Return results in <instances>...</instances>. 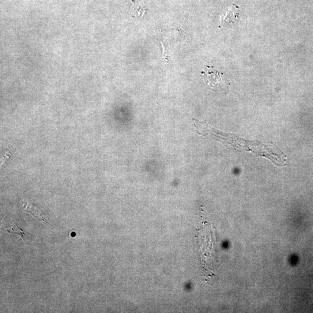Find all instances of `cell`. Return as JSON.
<instances>
[{
    "mask_svg": "<svg viewBox=\"0 0 313 313\" xmlns=\"http://www.w3.org/2000/svg\"><path fill=\"white\" fill-rule=\"evenodd\" d=\"M7 231L9 233L20 235L23 239H25V236H26V234L22 231V229L17 227V226H13V227L7 229Z\"/></svg>",
    "mask_w": 313,
    "mask_h": 313,
    "instance_id": "5b68a950",
    "label": "cell"
},
{
    "mask_svg": "<svg viewBox=\"0 0 313 313\" xmlns=\"http://www.w3.org/2000/svg\"><path fill=\"white\" fill-rule=\"evenodd\" d=\"M198 133L203 137H210L217 141L223 143L226 146L250 151L256 155L269 158L278 166L283 165L286 161L285 156L273 143H263L251 142L240 138L237 135L225 133L210 127L206 122L202 123L199 127Z\"/></svg>",
    "mask_w": 313,
    "mask_h": 313,
    "instance_id": "6da1fadb",
    "label": "cell"
},
{
    "mask_svg": "<svg viewBox=\"0 0 313 313\" xmlns=\"http://www.w3.org/2000/svg\"><path fill=\"white\" fill-rule=\"evenodd\" d=\"M237 9L238 7L236 5L229 7L224 14L221 17V22L225 24L235 22L237 17Z\"/></svg>",
    "mask_w": 313,
    "mask_h": 313,
    "instance_id": "277c9868",
    "label": "cell"
},
{
    "mask_svg": "<svg viewBox=\"0 0 313 313\" xmlns=\"http://www.w3.org/2000/svg\"><path fill=\"white\" fill-rule=\"evenodd\" d=\"M205 82L211 88H217L224 85V80L222 74L218 71L208 68L206 71L202 73Z\"/></svg>",
    "mask_w": 313,
    "mask_h": 313,
    "instance_id": "3957f363",
    "label": "cell"
},
{
    "mask_svg": "<svg viewBox=\"0 0 313 313\" xmlns=\"http://www.w3.org/2000/svg\"><path fill=\"white\" fill-rule=\"evenodd\" d=\"M199 246L200 247L203 265L207 268L213 267L216 259V247H215L216 239L210 228H203L199 234Z\"/></svg>",
    "mask_w": 313,
    "mask_h": 313,
    "instance_id": "7a4b0ae2",
    "label": "cell"
}]
</instances>
